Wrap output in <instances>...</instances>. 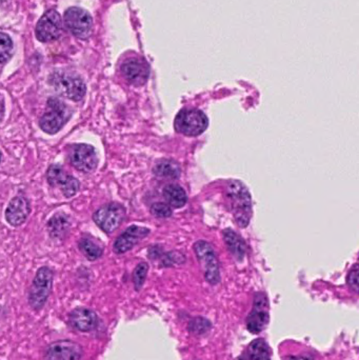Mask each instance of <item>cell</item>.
Returning <instances> with one entry per match:
<instances>
[{"mask_svg": "<svg viewBox=\"0 0 359 360\" xmlns=\"http://www.w3.org/2000/svg\"><path fill=\"white\" fill-rule=\"evenodd\" d=\"M228 196L233 215L240 228H247L252 217V199L247 187L238 180H232L228 186Z\"/></svg>", "mask_w": 359, "mask_h": 360, "instance_id": "obj_1", "label": "cell"}, {"mask_svg": "<svg viewBox=\"0 0 359 360\" xmlns=\"http://www.w3.org/2000/svg\"><path fill=\"white\" fill-rule=\"evenodd\" d=\"M71 110L58 98H50L46 104V113L40 118V125L44 132L56 134L71 118Z\"/></svg>", "mask_w": 359, "mask_h": 360, "instance_id": "obj_2", "label": "cell"}, {"mask_svg": "<svg viewBox=\"0 0 359 360\" xmlns=\"http://www.w3.org/2000/svg\"><path fill=\"white\" fill-rule=\"evenodd\" d=\"M208 125V117L202 111L196 109H184L180 111L174 123L176 132L191 137L202 134Z\"/></svg>", "mask_w": 359, "mask_h": 360, "instance_id": "obj_3", "label": "cell"}, {"mask_svg": "<svg viewBox=\"0 0 359 360\" xmlns=\"http://www.w3.org/2000/svg\"><path fill=\"white\" fill-rule=\"evenodd\" d=\"M50 84L60 95L79 101L86 95V84L80 77L68 73L56 72L50 77Z\"/></svg>", "mask_w": 359, "mask_h": 360, "instance_id": "obj_4", "label": "cell"}, {"mask_svg": "<svg viewBox=\"0 0 359 360\" xmlns=\"http://www.w3.org/2000/svg\"><path fill=\"white\" fill-rule=\"evenodd\" d=\"M52 271L48 267H42L38 270L30 288L29 303L33 310L40 311L44 307L52 291Z\"/></svg>", "mask_w": 359, "mask_h": 360, "instance_id": "obj_5", "label": "cell"}, {"mask_svg": "<svg viewBox=\"0 0 359 360\" xmlns=\"http://www.w3.org/2000/svg\"><path fill=\"white\" fill-rule=\"evenodd\" d=\"M194 251L198 262L204 269L206 280L211 285L218 284L220 281V272H219L218 258L214 249L208 242L200 240L194 244Z\"/></svg>", "mask_w": 359, "mask_h": 360, "instance_id": "obj_6", "label": "cell"}, {"mask_svg": "<svg viewBox=\"0 0 359 360\" xmlns=\"http://www.w3.org/2000/svg\"><path fill=\"white\" fill-rule=\"evenodd\" d=\"M64 24L73 35L80 39H87L93 31L92 17L80 8L73 7L67 10Z\"/></svg>", "mask_w": 359, "mask_h": 360, "instance_id": "obj_7", "label": "cell"}, {"mask_svg": "<svg viewBox=\"0 0 359 360\" xmlns=\"http://www.w3.org/2000/svg\"><path fill=\"white\" fill-rule=\"evenodd\" d=\"M125 217V209L119 204H110L95 212L93 220L105 232L113 233Z\"/></svg>", "mask_w": 359, "mask_h": 360, "instance_id": "obj_8", "label": "cell"}, {"mask_svg": "<svg viewBox=\"0 0 359 360\" xmlns=\"http://www.w3.org/2000/svg\"><path fill=\"white\" fill-rule=\"evenodd\" d=\"M36 38L42 42L58 39L62 33V19L58 11L49 10L36 26Z\"/></svg>", "mask_w": 359, "mask_h": 360, "instance_id": "obj_9", "label": "cell"}, {"mask_svg": "<svg viewBox=\"0 0 359 360\" xmlns=\"http://www.w3.org/2000/svg\"><path fill=\"white\" fill-rule=\"evenodd\" d=\"M69 159L71 165L82 173H91L95 171L98 165V157L94 147L85 143L74 145L71 149Z\"/></svg>", "mask_w": 359, "mask_h": 360, "instance_id": "obj_10", "label": "cell"}, {"mask_svg": "<svg viewBox=\"0 0 359 360\" xmlns=\"http://www.w3.org/2000/svg\"><path fill=\"white\" fill-rule=\"evenodd\" d=\"M49 185L54 188H60L62 194L67 198L73 197L78 192L80 183L74 176L67 174L60 165H53L46 172Z\"/></svg>", "mask_w": 359, "mask_h": 360, "instance_id": "obj_11", "label": "cell"}, {"mask_svg": "<svg viewBox=\"0 0 359 360\" xmlns=\"http://www.w3.org/2000/svg\"><path fill=\"white\" fill-rule=\"evenodd\" d=\"M269 303L263 293H259L255 296L252 311L247 316V327L251 333L259 334L269 323Z\"/></svg>", "mask_w": 359, "mask_h": 360, "instance_id": "obj_12", "label": "cell"}, {"mask_svg": "<svg viewBox=\"0 0 359 360\" xmlns=\"http://www.w3.org/2000/svg\"><path fill=\"white\" fill-rule=\"evenodd\" d=\"M44 360H80L82 348L71 341L53 343L44 352Z\"/></svg>", "mask_w": 359, "mask_h": 360, "instance_id": "obj_13", "label": "cell"}, {"mask_svg": "<svg viewBox=\"0 0 359 360\" xmlns=\"http://www.w3.org/2000/svg\"><path fill=\"white\" fill-rule=\"evenodd\" d=\"M121 72L125 80L133 86H143L149 78V66L139 58L128 60L121 66Z\"/></svg>", "mask_w": 359, "mask_h": 360, "instance_id": "obj_14", "label": "cell"}, {"mask_svg": "<svg viewBox=\"0 0 359 360\" xmlns=\"http://www.w3.org/2000/svg\"><path fill=\"white\" fill-rule=\"evenodd\" d=\"M150 234V230L143 226H131L117 238L114 244V252L116 254H123L133 249L138 242Z\"/></svg>", "mask_w": 359, "mask_h": 360, "instance_id": "obj_15", "label": "cell"}, {"mask_svg": "<svg viewBox=\"0 0 359 360\" xmlns=\"http://www.w3.org/2000/svg\"><path fill=\"white\" fill-rule=\"evenodd\" d=\"M31 212L29 200L22 196H16L10 201L6 210V219L11 226H18L26 222Z\"/></svg>", "mask_w": 359, "mask_h": 360, "instance_id": "obj_16", "label": "cell"}, {"mask_svg": "<svg viewBox=\"0 0 359 360\" xmlns=\"http://www.w3.org/2000/svg\"><path fill=\"white\" fill-rule=\"evenodd\" d=\"M70 323L80 332H91L96 329L98 317L94 311L87 307H76L71 312Z\"/></svg>", "mask_w": 359, "mask_h": 360, "instance_id": "obj_17", "label": "cell"}, {"mask_svg": "<svg viewBox=\"0 0 359 360\" xmlns=\"http://www.w3.org/2000/svg\"><path fill=\"white\" fill-rule=\"evenodd\" d=\"M271 349L263 339L252 341L238 360H271Z\"/></svg>", "mask_w": 359, "mask_h": 360, "instance_id": "obj_18", "label": "cell"}, {"mask_svg": "<svg viewBox=\"0 0 359 360\" xmlns=\"http://www.w3.org/2000/svg\"><path fill=\"white\" fill-rule=\"evenodd\" d=\"M224 238L231 254L238 262H241L245 257V252H247V246H245V242H243V238L232 230L225 231Z\"/></svg>", "mask_w": 359, "mask_h": 360, "instance_id": "obj_19", "label": "cell"}, {"mask_svg": "<svg viewBox=\"0 0 359 360\" xmlns=\"http://www.w3.org/2000/svg\"><path fill=\"white\" fill-rule=\"evenodd\" d=\"M153 173L157 177L164 179H177L180 176V168L175 161L164 159L156 163Z\"/></svg>", "mask_w": 359, "mask_h": 360, "instance_id": "obj_20", "label": "cell"}, {"mask_svg": "<svg viewBox=\"0 0 359 360\" xmlns=\"http://www.w3.org/2000/svg\"><path fill=\"white\" fill-rule=\"evenodd\" d=\"M164 196L168 204L175 209L184 207L188 201L186 191L178 185H169L164 188Z\"/></svg>", "mask_w": 359, "mask_h": 360, "instance_id": "obj_21", "label": "cell"}, {"mask_svg": "<svg viewBox=\"0 0 359 360\" xmlns=\"http://www.w3.org/2000/svg\"><path fill=\"white\" fill-rule=\"evenodd\" d=\"M79 250L84 253L85 256L89 260H96L100 258L103 250L100 246H97L94 242L88 238H82L78 244Z\"/></svg>", "mask_w": 359, "mask_h": 360, "instance_id": "obj_22", "label": "cell"}, {"mask_svg": "<svg viewBox=\"0 0 359 360\" xmlns=\"http://www.w3.org/2000/svg\"><path fill=\"white\" fill-rule=\"evenodd\" d=\"M69 226L70 224H69L68 219L62 215L54 216L49 222V230L53 237H62L66 233Z\"/></svg>", "mask_w": 359, "mask_h": 360, "instance_id": "obj_23", "label": "cell"}, {"mask_svg": "<svg viewBox=\"0 0 359 360\" xmlns=\"http://www.w3.org/2000/svg\"><path fill=\"white\" fill-rule=\"evenodd\" d=\"M14 44L7 34L0 33V64L8 62L13 55Z\"/></svg>", "mask_w": 359, "mask_h": 360, "instance_id": "obj_24", "label": "cell"}, {"mask_svg": "<svg viewBox=\"0 0 359 360\" xmlns=\"http://www.w3.org/2000/svg\"><path fill=\"white\" fill-rule=\"evenodd\" d=\"M211 323L204 317H196L189 323V330L196 335H202L210 330Z\"/></svg>", "mask_w": 359, "mask_h": 360, "instance_id": "obj_25", "label": "cell"}, {"mask_svg": "<svg viewBox=\"0 0 359 360\" xmlns=\"http://www.w3.org/2000/svg\"><path fill=\"white\" fill-rule=\"evenodd\" d=\"M148 270H149V267L145 262L136 267L133 273L134 286H135L136 290L139 291L143 288L146 278H147Z\"/></svg>", "mask_w": 359, "mask_h": 360, "instance_id": "obj_26", "label": "cell"}, {"mask_svg": "<svg viewBox=\"0 0 359 360\" xmlns=\"http://www.w3.org/2000/svg\"><path fill=\"white\" fill-rule=\"evenodd\" d=\"M151 213L153 214L155 217L168 218L172 215V209L167 204L158 202V204H154L153 206H152Z\"/></svg>", "mask_w": 359, "mask_h": 360, "instance_id": "obj_27", "label": "cell"}, {"mask_svg": "<svg viewBox=\"0 0 359 360\" xmlns=\"http://www.w3.org/2000/svg\"><path fill=\"white\" fill-rule=\"evenodd\" d=\"M184 262V255L180 254V253L177 252H172L164 257L162 264L169 267L174 266V264H182Z\"/></svg>", "mask_w": 359, "mask_h": 360, "instance_id": "obj_28", "label": "cell"}, {"mask_svg": "<svg viewBox=\"0 0 359 360\" xmlns=\"http://www.w3.org/2000/svg\"><path fill=\"white\" fill-rule=\"evenodd\" d=\"M358 264H355L353 268L349 272L347 281H348L349 287L354 291L355 293H358Z\"/></svg>", "mask_w": 359, "mask_h": 360, "instance_id": "obj_29", "label": "cell"}, {"mask_svg": "<svg viewBox=\"0 0 359 360\" xmlns=\"http://www.w3.org/2000/svg\"><path fill=\"white\" fill-rule=\"evenodd\" d=\"M285 360H314L313 357L310 355H298V356H290V357L286 358Z\"/></svg>", "mask_w": 359, "mask_h": 360, "instance_id": "obj_30", "label": "cell"}, {"mask_svg": "<svg viewBox=\"0 0 359 360\" xmlns=\"http://www.w3.org/2000/svg\"><path fill=\"white\" fill-rule=\"evenodd\" d=\"M5 116V99L3 95H0V121L3 120Z\"/></svg>", "mask_w": 359, "mask_h": 360, "instance_id": "obj_31", "label": "cell"}, {"mask_svg": "<svg viewBox=\"0 0 359 360\" xmlns=\"http://www.w3.org/2000/svg\"><path fill=\"white\" fill-rule=\"evenodd\" d=\"M0 161H1V153H0Z\"/></svg>", "mask_w": 359, "mask_h": 360, "instance_id": "obj_32", "label": "cell"}]
</instances>
